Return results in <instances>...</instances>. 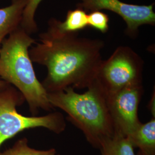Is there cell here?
<instances>
[{"instance_id":"cell-7","label":"cell","mask_w":155,"mask_h":155,"mask_svg":"<svg viewBox=\"0 0 155 155\" xmlns=\"http://www.w3.org/2000/svg\"><path fill=\"white\" fill-rule=\"evenodd\" d=\"M77 8L87 12L107 10L117 14L127 24L125 34L135 39L139 34V28L143 25H155L154 4L139 5L123 2L120 0H81Z\"/></svg>"},{"instance_id":"cell-1","label":"cell","mask_w":155,"mask_h":155,"mask_svg":"<svg viewBox=\"0 0 155 155\" xmlns=\"http://www.w3.org/2000/svg\"><path fill=\"white\" fill-rule=\"evenodd\" d=\"M78 33H62L48 24L39 35L40 43L29 50L32 62L47 67L41 83L47 93L68 87L88 88L95 80L102 61L104 42L100 39L79 38Z\"/></svg>"},{"instance_id":"cell-12","label":"cell","mask_w":155,"mask_h":155,"mask_svg":"<svg viewBox=\"0 0 155 155\" xmlns=\"http://www.w3.org/2000/svg\"><path fill=\"white\" fill-rule=\"evenodd\" d=\"M0 155H59L54 148L47 150H40L29 147L28 140L22 138L18 140L15 145L8 150L0 153Z\"/></svg>"},{"instance_id":"cell-4","label":"cell","mask_w":155,"mask_h":155,"mask_svg":"<svg viewBox=\"0 0 155 155\" xmlns=\"http://www.w3.org/2000/svg\"><path fill=\"white\" fill-rule=\"evenodd\" d=\"M24 101L22 94L11 85L0 91V148L6 140L28 129L45 127L56 134L65 130L66 120L60 112L40 117L18 113L16 106L21 105Z\"/></svg>"},{"instance_id":"cell-2","label":"cell","mask_w":155,"mask_h":155,"mask_svg":"<svg viewBox=\"0 0 155 155\" xmlns=\"http://www.w3.org/2000/svg\"><path fill=\"white\" fill-rule=\"evenodd\" d=\"M50 104L64 111L68 121L80 129L87 141L99 149L106 140L115 134L109 110L107 95L95 80L82 94L72 87L47 93Z\"/></svg>"},{"instance_id":"cell-5","label":"cell","mask_w":155,"mask_h":155,"mask_svg":"<svg viewBox=\"0 0 155 155\" xmlns=\"http://www.w3.org/2000/svg\"><path fill=\"white\" fill-rule=\"evenodd\" d=\"M144 61L128 46H119L102 61L95 80L107 95L127 87L143 84Z\"/></svg>"},{"instance_id":"cell-14","label":"cell","mask_w":155,"mask_h":155,"mask_svg":"<svg viewBox=\"0 0 155 155\" xmlns=\"http://www.w3.org/2000/svg\"><path fill=\"white\" fill-rule=\"evenodd\" d=\"M109 21V16L100 11L91 12L87 15L88 27L94 28L102 33L108 31Z\"/></svg>"},{"instance_id":"cell-6","label":"cell","mask_w":155,"mask_h":155,"mask_svg":"<svg viewBox=\"0 0 155 155\" xmlns=\"http://www.w3.org/2000/svg\"><path fill=\"white\" fill-rule=\"evenodd\" d=\"M143 94V85L140 84L107 95L115 134L127 137L140 125L138 110Z\"/></svg>"},{"instance_id":"cell-3","label":"cell","mask_w":155,"mask_h":155,"mask_svg":"<svg viewBox=\"0 0 155 155\" xmlns=\"http://www.w3.org/2000/svg\"><path fill=\"white\" fill-rule=\"evenodd\" d=\"M8 36L0 47V78L22 94L33 116L40 109L51 110L54 107L36 76L29 56V48L36 43L35 39L20 26Z\"/></svg>"},{"instance_id":"cell-10","label":"cell","mask_w":155,"mask_h":155,"mask_svg":"<svg viewBox=\"0 0 155 155\" xmlns=\"http://www.w3.org/2000/svg\"><path fill=\"white\" fill-rule=\"evenodd\" d=\"M48 24L62 33H78L88 27L87 14L83 9L77 8L67 12L66 18L61 22L55 18H51Z\"/></svg>"},{"instance_id":"cell-13","label":"cell","mask_w":155,"mask_h":155,"mask_svg":"<svg viewBox=\"0 0 155 155\" xmlns=\"http://www.w3.org/2000/svg\"><path fill=\"white\" fill-rule=\"evenodd\" d=\"M43 0H28L22 13L20 27L28 34L38 31V25L35 20V15L40 3Z\"/></svg>"},{"instance_id":"cell-9","label":"cell","mask_w":155,"mask_h":155,"mask_svg":"<svg viewBox=\"0 0 155 155\" xmlns=\"http://www.w3.org/2000/svg\"><path fill=\"white\" fill-rule=\"evenodd\" d=\"M134 148L150 153H155V118L142 124L127 137Z\"/></svg>"},{"instance_id":"cell-11","label":"cell","mask_w":155,"mask_h":155,"mask_svg":"<svg viewBox=\"0 0 155 155\" xmlns=\"http://www.w3.org/2000/svg\"><path fill=\"white\" fill-rule=\"evenodd\" d=\"M100 150L101 155H135L134 147L128 139L116 134L104 141Z\"/></svg>"},{"instance_id":"cell-16","label":"cell","mask_w":155,"mask_h":155,"mask_svg":"<svg viewBox=\"0 0 155 155\" xmlns=\"http://www.w3.org/2000/svg\"><path fill=\"white\" fill-rule=\"evenodd\" d=\"M137 155H155V153H150L145 152H143V151L139 150Z\"/></svg>"},{"instance_id":"cell-15","label":"cell","mask_w":155,"mask_h":155,"mask_svg":"<svg viewBox=\"0 0 155 155\" xmlns=\"http://www.w3.org/2000/svg\"><path fill=\"white\" fill-rule=\"evenodd\" d=\"M11 86L10 84L6 82L5 81L0 79V91L5 89Z\"/></svg>"},{"instance_id":"cell-8","label":"cell","mask_w":155,"mask_h":155,"mask_svg":"<svg viewBox=\"0 0 155 155\" xmlns=\"http://www.w3.org/2000/svg\"><path fill=\"white\" fill-rule=\"evenodd\" d=\"M28 0H12L10 5L0 8V47L6 36L20 26Z\"/></svg>"}]
</instances>
